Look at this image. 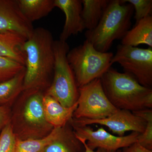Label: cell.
<instances>
[{
	"instance_id": "6da1fadb",
	"label": "cell",
	"mask_w": 152,
	"mask_h": 152,
	"mask_svg": "<svg viewBox=\"0 0 152 152\" xmlns=\"http://www.w3.org/2000/svg\"><path fill=\"white\" fill-rule=\"evenodd\" d=\"M54 42L51 32L42 27L34 29L25 42L23 48L26 58L22 92H42L50 86L55 64Z\"/></svg>"
},
{
	"instance_id": "7a4b0ae2",
	"label": "cell",
	"mask_w": 152,
	"mask_h": 152,
	"mask_svg": "<svg viewBox=\"0 0 152 152\" xmlns=\"http://www.w3.org/2000/svg\"><path fill=\"white\" fill-rule=\"evenodd\" d=\"M100 79L107 97L116 108L132 112L152 109L151 88L142 86L131 74L111 67Z\"/></svg>"
},
{
	"instance_id": "3957f363",
	"label": "cell",
	"mask_w": 152,
	"mask_h": 152,
	"mask_svg": "<svg viewBox=\"0 0 152 152\" xmlns=\"http://www.w3.org/2000/svg\"><path fill=\"white\" fill-rule=\"evenodd\" d=\"M134 11L129 3L110 0L96 27L86 31V39L97 50L107 52L114 41L122 39L130 29Z\"/></svg>"
},
{
	"instance_id": "277c9868",
	"label": "cell",
	"mask_w": 152,
	"mask_h": 152,
	"mask_svg": "<svg viewBox=\"0 0 152 152\" xmlns=\"http://www.w3.org/2000/svg\"><path fill=\"white\" fill-rule=\"evenodd\" d=\"M113 56L111 52L97 50L86 39L82 45L69 50L67 58L78 88L101 78L111 67Z\"/></svg>"
},
{
	"instance_id": "5b68a950",
	"label": "cell",
	"mask_w": 152,
	"mask_h": 152,
	"mask_svg": "<svg viewBox=\"0 0 152 152\" xmlns=\"http://www.w3.org/2000/svg\"><path fill=\"white\" fill-rule=\"evenodd\" d=\"M69 51L66 42L54 41L53 75L50 86L44 94L53 98L66 107L73 106L79 96V88L67 58Z\"/></svg>"
},
{
	"instance_id": "8992f818",
	"label": "cell",
	"mask_w": 152,
	"mask_h": 152,
	"mask_svg": "<svg viewBox=\"0 0 152 152\" xmlns=\"http://www.w3.org/2000/svg\"><path fill=\"white\" fill-rule=\"evenodd\" d=\"M77 102V107L73 114L76 119H102L110 116L118 110L107 97L100 78L79 88Z\"/></svg>"
},
{
	"instance_id": "52a82bcc",
	"label": "cell",
	"mask_w": 152,
	"mask_h": 152,
	"mask_svg": "<svg viewBox=\"0 0 152 152\" xmlns=\"http://www.w3.org/2000/svg\"><path fill=\"white\" fill-rule=\"evenodd\" d=\"M119 64L125 72L131 74L143 86H152V49L119 45L112 60Z\"/></svg>"
},
{
	"instance_id": "ba28073f",
	"label": "cell",
	"mask_w": 152,
	"mask_h": 152,
	"mask_svg": "<svg viewBox=\"0 0 152 152\" xmlns=\"http://www.w3.org/2000/svg\"><path fill=\"white\" fill-rule=\"evenodd\" d=\"M41 92L23 94L24 104L21 112L23 133L28 139H39L49 134L54 128L45 118L43 98Z\"/></svg>"
},
{
	"instance_id": "9c48e42d",
	"label": "cell",
	"mask_w": 152,
	"mask_h": 152,
	"mask_svg": "<svg viewBox=\"0 0 152 152\" xmlns=\"http://www.w3.org/2000/svg\"><path fill=\"white\" fill-rule=\"evenodd\" d=\"M72 125L76 137L85 140L87 145L93 150L100 148L118 151L137 142L140 134L132 132L128 135L119 137L109 133L103 127L94 130L88 126H77L72 124Z\"/></svg>"
},
{
	"instance_id": "30bf717a",
	"label": "cell",
	"mask_w": 152,
	"mask_h": 152,
	"mask_svg": "<svg viewBox=\"0 0 152 152\" xmlns=\"http://www.w3.org/2000/svg\"><path fill=\"white\" fill-rule=\"evenodd\" d=\"M71 121L77 126L99 124L105 126L119 137L124 136L126 132L130 131L142 134L146 126V121L141 117L129 111L120 109L110 116L102 119H74Z\"/></svg>"
},
{
	"instance_id": "8fae6325",
	"label": "cell",
	"mask_w": 152,
	"mask_h": 152,
	"mask_svg": "<svg viewBox=\"0 0 152 152\" xmlns=\"http://www.w3.org/2000/svg\"><path fill=\"white\" fill-rule=\"evenodd\" d=\"M26 18L17 0H0V33H15L28 39L34 30Z\"/></svg>"
},
{
	"instance_id": "7c38bea8",
	"label": "cell",
	"mask_w": 152,
	"mask_h": 152,
	"mask_svg": "<svg viewBox=\"0 0 152 152\" xmlns=\"http://www.w3.org/2000/svg\"><path fill=\"white\" fill-rule=\"evenodd\" d=\"M54 4L55 7L59 8L66 17L60 41L66 42L71 36L77 34L85 29L82 17L81 0H54Z\"/></svg>"
},
{
	"instance_id": "4fadbf2b",
	"label": "cell",
	"mask_w": 152,
	"mask_h": 152,
	"mask_svg": "<svg viewBox=\"0 0 152 152\" xmlns=\"http://www.w3.org/2000/svg\"><path fill=\"white\" fill-rule=\"evenodd\" d=\"M43 104L45 118L53 128H61L70 121L77 107V102L70 107H66L50 96L44 95Z\"/></svg>"
},
{
	"instance_id": "5bb4252c",
	"label": "cell",
	"mask_w": 152,
	"mask_h": 152,
	"mask_svg": "<svg viewBox=\"0 0 152 152\" xmlns=\"http://www.w3.org/2000/svg\"><path fill=\"white\" fill-rule=\"evenodd\" d=\"M26 40L19 34L0 33V56L8 58L25 66L26 57L23 48Z\"/></svg>"
},
{
	"instance_id": "9a60e30c",
	"label": "cell",
	"mask_w": 152,
	"mask_h": 152,
	"mask_svg": "<svg viewBox=\"0 0 152 152\" xmlns=\"http://www.w3.org/2000/svg\"><path fill=\"white\" fill-rule=\"evenodd\" d=\"M122 45L137 47L144 44L152 48V16L142 19L122 39Z\"/></svg>"
},
{
	"instance_id": "2e32d148",
	"label": "cell",
	"mask_w": 152,
	"mask_h": 152,
	"mask_svg": "<svg viewBox=\"0 0 152 152\" xmlns=\"http://www.w3.org/2000/svg\"><path fill=\"white\" fill-rule=\"evenodd\" d=\"M82 17L85 29L92 30L96 27L110 0H81Z\"/></svg>"
},
{
	"instance_id": "e0dca14e",
	"label": "cell",
	"mask_w": 152,
	"mask_h": 152,
	"mask_svg": "<svg viewBox=\"0 0 152 152\" xmlns=\"http://www.w3.org/2000/svg\"><path fill=\"white\" fill-rule=\"evenodd\" d=\"M20 10L32 23L46 16L54 8V0H17Z\"/></svg>"
},
{
	"instance_id": "ac0fdd59",
	"label": "cell",
	"mask_w": 152,
	"mask_h": 152,
	"mask_svg": "<svg viewBox=\"0 0 152 152\" xmlns=\"http://www.w3.org/2000/svg\"><path fill=\"white\" fill-rule=\"evenodd\" d=\"M25 67L13 77L0 83V106H9L23 92Z\"/></svg>"
},
{
	"instance_id": "d6986e66",
	"label": "cell",
	"mask_w": 152,
	"mask_h": 152,
	"mask_svg": "<svg viewBox=\"0 0 152 152\" xmlns=\"http://www.w3.org/2000/svg\"><path fill=\"white\" fill-rule=\"evenodd\" d=\"M62 130L63 127L54 128L49 134L42 138L23 140L17 138L15 152H42L50 143L59 137Z\"/></svg>"
},
{
	"instance_id": "ffe728a7",
	"label": "cell",
	"mask_w": 152,
	"mask_h": 152,
	"mask_svg": "<svg viewBox=\"0 0 152 152\" xmlns=\"http://www.w3.org/2000/svg\"><path fill=\"white\" fill-rule=\"evenodd\" d=\"M132 113L146 121V126L145 130L143 132L140 134L137 142L144 148L152 151V109H144Z\"/></svg>"
},
{
	"instance_id": "44dd1931",
	"label": "cell",
	"mask_w": 152,
	"mask_h": 152,
	"mask_svg": "<svg viewBox=\"0 0 152 152\" xmlns=\"http://www.w3.org/2000/svg\"><path fill=\"white\" fill-rule=\"evenodd\" d=\"M24 68L14 60L0 56V83L13 77Z\"/></svg>"
},
{
	"instance_id": "7402d4cb",
	"label": "cell",
	"mask_w": 152,
	"mask_h": 152,
	"mask_svg": "<svg viewBox=\"0 0 152 152\" xmlns=\"http://www.w3.org/2000/svg\"><path fill=\"white\" fill-rule=\"evenodd\" d=\"M17 140L12 125L9 123L0 134V152H15Z\"/></svg>"
},
{
	"instance_id": "603a6c76",
	"label": "cell",
	"mask_w": 152,
	"mask_h": 152,
	"mask_svg": "<svg viewBox=\"0 0 152 152\" xmlns=\"http://www.w3.org/2000/svg\"><path fill=\"white\" fill-rule=\"evenodd\" d=\"M123 3H128L132 5L135 10L134 17L135 25L142 19L152 16V0H121Z\"/></svg>"
},
{
	"instance_id": "cb8c5ba5",
	"label": "cell",
	"mask_w": 152,
	"mask_h": 152,
	"mask_svg": "<svg viewBox=\"0 0 152 152\" xmlns=\"http://www.w3.org/2000/svg\"><path fill=\"white\" fill-rule=\"evenodd\" d=\"M11 110L9 106H0V132L10 122Z\"/></svg>"
},
{
	"instance_id": "d4e9b609",
	"label": "cell",
	"mask_w": 152,
	"mask_h": 152,
	"mask_svg": "<svg viewBox=\"0 0 152 152\" xmlns=\"http://www.w3.org/2000/svg\"><path fill=\"white\" fill-rule=\"evenodd\" d=\"M121 150V152H152V151L142 146L137 142Z\"/></svg>"
},
{
	"instance_id": "484cf974",
	"label": "cell",
	"mask_w": 152,
	"mask_h": 152,
	"mask_svg": "<svg viewBox=\"0 0 152 152\" xmlns=\"http://www.w3.org/2000/svg\"><path fill=\"white\" fill-rule=\"evenodd\" d=\"M83 144L85 147V150L83 152H118V151H110V150H108L104 149L99 148L96 149L95 150H93L90 148L87 145L86 143L85 140L83 139H78Z\"/></svg>"
},
{
	"instance_id": "4316f807",
	"label": "cell",
	"mask_w": 152,
	"mask_h": 152,
	"mask_svg": "<svg viewBox=\"0 0 152 152\" xmlns=\"http://www.w3.org/2000/svg\"><path fill=\"white\" fill-rule=\"evenodd\" d=\"M118 152H121V150H118Z\"/></svg>"
}]
</instances>
